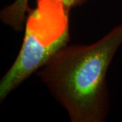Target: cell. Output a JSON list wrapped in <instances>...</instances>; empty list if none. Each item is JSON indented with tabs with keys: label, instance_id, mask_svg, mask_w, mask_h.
Returning a JSON list of instances; mask_svg holds the SVG:
<instances>
[{
	"label": "cell",
	"instance_id": "6da1fadb",
	"mask_svg": "<svg viewBox=\"0 0 122 122\" xmlns=\"http://www.w3.org/2000/svg\"><path fill=\"white\" fill-rule=\"evenodd\" d=\"M122 44V23L92 44H66L35 74L71 122H104L110 109L107 73Z\"/></svg>",
	"mask_w": 122,
	"mask_h": 122
},
{
	"label": "cell",
	"instance_id": "7a4b0ae2",
	"mask_svg": "<svg viewBox=\"0 0 122 122\" xmlns=\"http://www.w3.org/2000/svg\"><path fill=\"white\" fill-rule=\"evenodd\" d=\"M69 12L62 0H37L27 14L20 52L0 81V102L68 44Z\"/></svg>",
	"mask_w": 122,
	"mask_h": 122
},
{
	"label": "cell",
	"instance_id": "3957f363",
	"mask_svg": "<svg viewBox=\"0 0 122 122\" xmlns=\"http://www.w3.org/2000/svg\"><path fill=\"white\" fill-rule=\"evenodd\" d=\"M30 10L29 0H15L1 11L0 18L4 24L15 31L22 32L25 29L27 14Z\"/></svg>",
	"mask_w": 122,
	"mask_h": 122
},
{
	"label": "cell",
	"instance_id": "277c9868",
	"mask_svg": "<svg viewBox=\"0 0 122 122\" xmlns=\"http://www.w3.org/2000/svg\"><path fill=\"white\" fill-rule=\"evenodd\" d=\"M87 1V0H62L66 8L69 10L83 5Z\"/></svg>",
	"mask_w": 122,
	"mask_h": 122
}]
</instances>
